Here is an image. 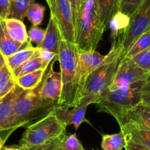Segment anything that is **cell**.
<instances>
[{
  "mask_svg": "<svg viewBox=\"0 0 150 150\" xmlns=\"http://www.w3.org/2000/svg\"><path fill=\"white\" fill-rule=\"evenodd\" d=\"M125 150H150L149 149L130 141H127Z\"/></svg>",
  "mask_w": 150,
  "mask_h": 150,
  "instance_id": "cell-38",
  "label": "cell"
},
{
  "mask_svg": "<svg viewBox=\"0 0 150 150\" xmlns=\"http://www.w3.org/2000/svg\"><path fill=\"white\" fill-rule=\"evenodd\" d=\"M24 91H25L16 85L8 94L0 99V132H13L11 129V124L14 105L17 99Z\"/></svg>",
  "mask_w": 150,
  "mask_h": 150,
  "instance_id": "cell-13",
  "label": "cell"
},
{
  "mask_svg": "<svg viewBox=\"0 0 150 150\" xmlns=\"http://www.w3.org/2000/svg\"><path fill=\"white\" fill-rule=\"evenodd\" d=\"M58 56L53 59L49 64L41 83L40 93L44 99L58 102L62 93V79L60 72L53 70V66Z\"/></svg>",
  "mask_w": 150,
  "mask_h": 150,
  "instance_id": "cell-12",
  "label": "cell"
},
{
  "mask_svg": "<svg viewBox=\"0 0 150 150\" xmlns=\"http://www.w3.org/2000/svg\"><path fill=\"white\" fill-rule=\"evenodd\" d=\"M47 67L21 76L16 80V84L24 91H31L36 88L42 82Z\"/></svg>",
  "mask_w": 150,
  "mask_h": 150,
  "instance_id": "cell-21",
  "label": "cell"
},
{
  "mask_svg": "<svg viewBox=\"0 0 150 150\" xmlns=\"http://www.w3.org/2000/svg\"><path fill=\"white\" fill-rule=\"evenodd\" d=\"M149 77L150 71L138 66L131 58L123 57L118 68L114 80L108 91L114 90L137 82L147 80Z\"/></svg>",
  "mask_w": 150,
  "mask_h": 150,
  "instance_id": "cell-9",
  "label": "cell"
},
{
  "mask_svg": "<svg viewBox=\"0 0 150 150\" xmlns=\"http://www.w3.org/2000/svg\"><path fill=\"white\" fill-rule=\"evenodd\" d=\"M57 150H64V149H63V148H61V147H60V148L59 149H57Z\"/></svg>",
  "mask_w": 150,
  "mask_h": 150,
  "instance_id": "cell-43",
  "label": "cell"
},
{
  "mask_svg": "<svg viewBox=\"0 0 150 150\" xmlns=\"http://www.w3.org/2000/svg\"><path fill=\"white\" fill-rule=\"evenodd\" d=\"M150 30V0H144L129 20V25L114 40L113 47L125 56L138 38Z\"/></svg>",
  "mask_w": 150,
  "mask_h": 150,
  "instance_id": "cell-7",
  "label": "cell"
},
{
  "mask_svg": "<svg viewBox=\"0 0 150 150\" xmlns=\"http://www.w3.org/2000/svg\"><path fill=\"white\" fill-rule=\"evenodd\" d=\"M130 18L122 12H118L109 22L112 31V38L116 39L119 34L123 32L129 25Z\"/></svg>",
  "mask_w": 150,
  "mask_h": 150,
  "instance_id": "cell-27",
  "label": "cell"
},
{
  "mask_svg": "<svg viewBox=\"0 0 150 150\" xmlns=\"http://www.w3.org/2000/svg\"><path fill=\"white\" fill-rule=\"evenodd\" d=\"M131 59L138 66L150 71V47Z\"/></svg>",
  "mask_w": 150,
  "mask_h": 150,
  "instance_id": "cell-34",
  "label": "cell"
},
{
  "mask_svg": "<svg viewBox=\"0 0 150 150\" xmlns=\"http://www.w3.org/2000/svg\"><path fill=\"white\" fill-rule=\"evenodd\" d=\"M86 1L87 0H69L71 7L72 13H73L74 25L75 29V39H76V33H77L79 23H80L82 9Z\"/></svg>",
  "mask_w": 150,
  "mask_h": 150,
  "instance_id": "cell-31",
  "label": "cell"
},
{
  "mask_svg": "<svg viewBox=\"0 0 150 150\" xmlns=\"http://www.w3.org/2000/svg\"><path fill=\"white\" fill-rule=\"evenodd\" d=\"M66 136V134L64 133L41 145L28 147V150H57L61 147Z\"/></svg>",
  "mask_w": 150,
  "mask_h": 150,
  "instance_id": "cell-30",
  "label": "cell"
},
{
  "mask_svg": "<svg viewBox=\"0 0 150 150\" xmlns=\"http://www.w3.org/2000/svg\"><path fill=\"white\" fill-rule=\"evenodd\" d=\"M96 12L107 29L112 18L119 12V0H94Z\"/></svg>",
  "mask_w": 150,
  "mask_h": 150,
  "instance_id": "cell-17",
  "label": "cell"
},
{
  "mask_svg": "<svg viewBox=\"0 0 150 150\" xmlns=\"http://www.w3.org/2000/svg\"><path fill=\"white\" fill-rule=\"evenodd\" d=\"M123 57L119 49L112 46L106 60L87 78L80 92V99L88 94H94L99 97L104 94L114 80Z\"/></svg>",
  "mask_w": 150,
  "mask_h": 150,
  "instance_id": "cell-5",
  "label": "cell"
},
{
  "mask_svg": "<svg viewBox=\"0 0 150 150\" xmlns=\"http://www.w3.org/2000/svg\"><path fill=\"white\" fill-rule=\"evenodd\" d=\"M119 126L127 141H132L150 149V128L131 120L126 121Z\"/></svg>",
  "mask_w": 150,
  "mask_h": 150,
  "instance_id": "cell-14",
  "label": "cell"
},
{
  "mask_svg": "<svg viewBox=\"0 0 150 150\" xmlns=\"http://www.w3.org/2000/svg\"><path fill=\"white\" fill-rule=\"evenodd\" d=\"M141 102L150 105V80L148 79L144 83L141 91Z\"/></svg>",
  "mask_w": 150,
  "mask_h": 150,
  "instance_id": "cell-36",
  "label": "cell"
},
{
  "mask_svg": "<svg viewBox=\"0 0 150 150\" xmlns=\"http://www.w3.org/2000/svg\"><path fill=\"white\" fill-rule=\"evenodd\" d=\"M9 137V135H2L0 134V150L2 149V147L4 146V144H5V141H6L7 138Z\"/></svg>",
  "mask_w": 150,
  "mask_h": 150,
  "instance_id": "cell-40",
  "label": "cell"
},
{
  "mask_svg": "<svg viewBox=\"0 0 150 150\" xmlns=\"http://www.w3.org/2000/svg\"><path fill=\"white\" fill-rule=\"evenodd\" d=\"M38 51H39V48L33 47L30 44L24 48L21 49L5 59H6L8 66L11 69V71H13L23 63L28 60L29 59L34 57L38 52Z\"/></svg>",
  "mask_w": 150,
  "mask_h": 150,
  "instance_id": "cell-23",
  "label": "cell"
},
{
  "mask_svg": "<svg viewBox=\"0 0 150 150\" xmlns=\"http://www.w3.org/2000/svg\"><path fill=\"white\" fill-rule=\"evenodd\" d=\"M50 14H53L57 20L62 39L75 44L73 13L69 0H54V7Z\"/></svg>",
  "mask_w": 150,
  "mask_h": 150,
  "instance_id": "cell-11",
  "label": "cell"
},
{
  "mask_svg": "<svg viewBox=\"0 0 150 150\" xmlns=\"http://www.w3.org/2000/svg\"><path fill=\"white\" fill-rule=\"evenodd\" d=\"M62 39L60 29L57 20L53 14H50V18L46 29L45 37L42 44L38 48L58 54L60 40Z\"/></svg>",
  "mask_w": 150,
  "mask_h": 150,
  "instance_id": "cell-15",
  "label": "cell"
},
{
  "mask_svg": "<svg viewBox=\"0 0 150 150\" xmlns=\"http://www.w3.org/2000/svg\"><path fill=\"white\" fill-rule=\"evenodd\" d=\"M150 47V30L141 35L135 42L132 44L129 50L127 52L124 57L132 58L139 53L142 52L144 50Z\"/></svg>",
  "mask_w": 150,
  "mask_h": 150,
  "instance_id": "cell-26",
  "label": "cell"
},
{
  "mask_svg": "<svg viewBox=\"0 0 150 150\" xmlns=\"http://www.w3.org/2000/svg\"><path fill=\"white\" fill-rule=\"evenodd\" d=\"M61 148L64 150H85L76 134L66 135Z\"/></svg>",
  "mask_w": 150,
  "mask_h": 150,
  "instance_id": "cell-33",
  "label": "cell"
},
{
  "mask_svg": "<svg viewBox=\"0 0 150 150\" xmlns=\"http://www.w3.org/2000/svg\"><path fill=\"white\" fill-rule=\"evenodd\" d=\"M127 120L134 121L150 128V105L141 102L128 111L118 124L119 125Z\"/></svg>",
  "mask_w": 150,
  "mask_h": 150,
  "instance_id": "cell-18",
  "label": "cell"
},
{
  "mask_svg": "<svg viewBox=\"0 0 150 150\" xmlns=\"http://www.w3.org/2000/svg\"><path fill=\"white\" fill-rule=\"evenodd\" d=\"M35 0H11V11L9 18L23 21L26 17L27 11L32 3Z\"/></svg>",
  "mask_w": 150,
  "mask_h": 150,
  "instance_id": "cell-25",
  "label": "cell"
},
{
  "mask_svg": "<svg viewBox=\"0 0 150 150\" xmlns=\"http://www.w3.org/2000/svg\"><path fill=\"white\" fill-rule=\"evenodd\" d=\"M144 1V0H119V11L131 18Z\"/></svg>",
  "mask_w": 150,
  "mask_h": 150,
  "instance_id": "cell-29",
  "label": "cell"
},
{
  "mask_svg": "<svg viewBox=\"0 0 150 150\" xmlns=\"http://www.w3.org/2000/svg\"><path fill=\"white\" fill-rule=\"evenodd\" d=\"M49 7H50V11H52L53 7H54V0H50V4L49 5Z\"/></svg>",
  "mask_w": 150,
  "mask_h": 150,
  "instance_id": "cell-41",
  "label": "cell"
},
{
  "mask_svg": "<svg viewBox=\"0 0 150 150\" xmlns=\"http://www.w3.org/2000/svg\"><path fill=\"white\" fill-rule=\"evenodd\" d=\"M122 150H123V149H122Z\"/></svg>",
  "mask_w": 150,
  "mask_h": 150,
  "instance_id": "cell-44",
  "label": "cell"
},
{
  "mask_svg": "<svg viewBox=\"0 0 150 150\" xmlns=\"http://www.w3.org/2000/svg\"><path fill=\"white\" fill-rule=\"evenodd\" d=\"M46 8L37 2H33L29 7L26 17L31 22L33 27H38L42 23Z\"/></svg>",
  "mask_w": 150,
  "mask_h": 150,
  "instance_id": "cell-28",
  "label": "cell"
},
{
  "mask_svg": "<svg viewBox=\"0 0 150 150\" xmlns=\"http://www.w3.org/2000/svg\"><path fill=\"white\" fill-rule=\"evenodd\" d=\"M1 150H28V147L24 146H3Z\"/></svg>",
  "mask_w": 150,
  "mask_h": 150,
  "instance_id": "cell-39",
  "label": "cell"
},
{
  "mask_svg": "<svg viewBox=\"0 0 150 150\" xmlns=\"http://www.w3.org/2000/svg\"><path fill=\"white\" fill-rule=\"evenodd\" d=\"M16 85L12 71L8 66L5 56L0 52V99L8 94Z\"/></svg>",
  "mask_w": 150,
  "mask_h": 150,
  "instance_id": "cell-19",
  "label": "cell"
},
{
  "mask_svg": "<svg viewBox=\"0 0 150 150\" xmlns=\"http://www.w3.org/2000/svg\"><path fill=\"white\" fill-rule=\"evenodd\" d=\"M38 54L46 62V63H50L53 59L57 57L58 54H54V52L48 51V50H43V49H39V51L38 52Z\"/></svg>",
  "mask_w": 150,
  "mask_h": 150,
  "instance_id": "cell-37",
  "label": "cell"
},
{
  "mask_svg": "<svg viewBox=\"0 0 150 150\" xmlns=\"http://www.w3.org/2000/svg\"><path fill=\"white\" fill-rule=\"evenodd\" d=\"M106 30L96 12L94 0H87L83 5L76 33L75 44L79 52L96 50Z\"/></svg>",
  "mask_w": 150,
  "mask_h": 150,
  "instance_id": "cell-4",
  "label": "cell"
},
{
  "mask_svg": "<svg viewBox=\"0 0 150 150\" xmlns=\"http://www.w3.org/2000/svg\"><path fill=\"white\" fill-rule=\"evenodd\" d=\"M41 83L42 82L33 90L25 91L16 101L11 124V129L13 131L28 125L34 119L46 116L53 108L58 105L57 102L47 100L41 96Z\"/></svg>",
  "mask_w": 150,
  "mask_h": 150,
  "instance_id": "cell-2",
  "label": "cell"
},
{
  "mask_svg": "<svg viewBox=\"0 0 150 150\" xmlns=\"http://www.w3.org/2000/svg\"><path fill=\"white\" fill-rule=\"evenodd\" d=\"M108 54L102 55L96 50L79 52L75 78L77 102L80 99V92L88 76L106 60Z\"/></svg>",
  "mask_w": 150,
  "mask_h": 150,
  "instance_id": "cell-10",
  "label": "cell"
},
{
  "mask_svg": "<svg viewBox=\"0 0 150 150\" xmlns=\"http://www.w3.org/2000/svg\"><path fill=\"white\" fill-rule=\"evenodd\" d=\"M66 129L52 110L39 121L27 127L20 145L27 147L41 145L66 133Z\"/></svg>",
  "mask_w": 150,
  "mask_h": 150,
  "instance_id": "cell-6",
  "label": "cell"
},
{
  "mask_svg": "<svg viewBox=\"0 0 150 150\" xmlns=\"http://www.w3.org/2000/svg\"><path fill=\"white\" fill-rule=\"evenodd\" d=\"M146 81L106 91L94 103L98 111L111 115L119 122L128 111L141 102V91Z\"/></svg>",
  "mask_w": 150,
  "mask_h": 150,
  "instance_id": "cell-1",
  "label": "cell"
},
{
  "mask_svg": "<svg viewBox=\"0 0 150 150\" xmlns=\"http://www.w3.org/2000/svg\"><path fill=\"white\" fill-rule=\"evenodd\" d=\"M79 50L74 43L61 39L58 52L60 74L62 79V93L58 105L72 108L77 102L75 87Z\"/></svg>",
  "mask_w": 150,
  "mask_h": 150,
  "instance_id": "cell-3",
  "label": "cell"
},
{
  "mask_svg": "<svg viewBox=\"0 0 150 150\" xmlns=\"http://www.w3.org/2000/svg\"><path fill=\"white\" fill-rule=\"evenodd\" d=\"M46 2H47V4H48V5L50 4V0H46Z\"/></svg>",
  "mask_w": 150,
  "mask_h": 150,
  "instance_id": "cell-42",
  "label": "cell"
},
{
  "mask_svg": "<svg viewBox=\"0 0 150 150\" xmlns=\"http://www.w3.org/2000/svg\"><path fill=\"white\" fill-rule=\"evenodd\" d=\"M126 144L127 140L122 131L112 135H102V150H122L125 149Z\"/></svg>",
  "mask_w": 150,
  "mask_h": 150,
  "instance_id": "cell-24",
  "label": "cell"
},
{
  "mask_svg": "<svg viewBox=\"0 0 150 150\" xmlns=\"http://www.w3.org/2000/svg\"><path fill=\"white\" fill-rule=\"evenodd\" d=\"M5 21L8 35L14 41L19 44H25L30 41L23 21L16 18H8L5 19Z\"/></svg>",
  "mask_w": 150,
  "mask_h": 150,
  "instance_id": "cell-20",
  "label": "cell"
},
{
  "mask_svg": "<svg viewBox=\"0 0 150 150\" xmlns=\"http://www.w3.org/2000/svg\"><path fill=\"white\" fill-rule=\"evenodd\" d=\"M49 64H50V63H46L37 53L34 57L29 59L28 60L23 63L22 64L18 66V67H16L12 71L14 80L16 81V80L21 76L31 73L35 71L38 70V69L47 68Z\"/></svg>",
  "mask_w": 150,
  "mask_h": 150,
  "instance_id": "cell-22",
  "label": "cell"
},
{
  "mask_svg": "<svg viewBox=\"0 0 150 150\" xmlns=\"http://www.w3.org/2000/svg\"><path fill=\"white\" fill-rule=\"evenodd\" d=\"M45 33L46 30L33 26L27 33L29 41L31 43H35L36 44V47L38 48L44 41Z\"/></svg>",
  "mask_w": 150,
  "mask_h": 150,
  "instance_id": "cell-32",
  "label": "cell"
},
{
  "mask_svg": "<svg viewBox=\"0 0 150 150\" xmlns=\"http://www.w3.org/2000/svg\"><path fill=\"white\" fill-rule=\"evenodd\" d=\"M11 11V0H0V18H9Z\"/></svg>",
  "mask_w": 150,
  "mask_h": 150,
  "instance_id": "cell-35",
  "label": "cell"
},
{
  "mask_svg": "<svg viewBox=\"0 0 150 150\" xmlns=\"http://www.w3.org/2000/svg\"><path fill=\"white\" fill-rule=\"evenodd\" d=\"M30 44V41L25 44H19L14 41L8 35L5 20L0 18V52L5 58Z\"/></svg>",
  "mask_w": 150,
  "mask_h": 150,
  "instance_id": "cell-16",
  "label": "cell"
},
{
  "mask_svg": "<svg viewBox=\"0 0 150 150\" xmlns=\"http://www.w3.org/2000/svg\"><path fill=\"white\" fill-rule=\"evenodd\" d=\"M99 98V96L96 95L88 94L80 98L71 110L63 105H57L52 110L63 126L67 127L69 125H74L75 129H77L83 122H88L86 119L88 107L95 103Z\"/></svg>",
  "mask_w": 150,
  "mask_h": 150,
  "instance_id": "cell-8",
  "label": "cell"
}]
</instances>
